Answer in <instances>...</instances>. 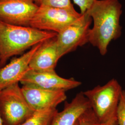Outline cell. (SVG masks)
<instances>
[{
	"mask_svg": "<svg viewBox=\"0 0 125 125\" xmlns=\"http://www.w3.org/2000/svg\"><path fill=\"white\" fill-rule=\"evenodd\" d=\"M86 12L93 21L89 32V42L104 56L112 40L120 37L122 5L119 0H94Z\"/></svg>",
	"mask_w": 125,
	"mask_h": 125,
	"instance_id": "1",
	"label": "cell"
},
{
	"mask_svg": "<svg viewBox=\"0 0 125 125\" xmlns=\"http://www.w3.org/2000/svg\"><path fill=\"white\" fill-rule=\"evenodd\" d=\"M57 35L54 32L13 25L0 19V67H3L11 57L22 54L27 50Z\"/></svg>",
	"mask_w": 125,
	"mask_h": 125,
	"instance_id": "2",
	"label": "cell"
},
{
	"mask_svg": "<svg viewBox=\"0 0 125 125\" xmlns=\"http://www.w3.org/2000/svg\"><path fill=\"white\" fill-rule=\"evenodd\" d=\"M122 89L115 79L103 86L98 85L83 94L96 117L103 125L117 121V112Z\"/></svg>",
	"mask_w": 125,
	"mask_h": 125,
	"instance_id": "3",
	"label": "cell"
},
{
	"mask_svg": "<svg viewBox=\"0 0 125 125\" xmlns=\"http://www.w3.org/2000/svg\"><path fill=\"white\" fill-rule=\"evenodd\" d=\"M34 112L19 83L0 91V115L4 125H20Z\"/></svg>",
	"mask_w": 125,
	"mask_h": 125,
	"instance_id": "4",
	"label": "cell"
},
{
	"mask_svg": "<svg viewBox=\"0 0 125 125\" xmlns=\"http://www.w3.org/2000/svg\"><path fill=\"white\" fill-rule=\"evenodd\" d=\"M83 14L75 9L40 6L32 18L30 26L58 33L67 26L80 20Z\"/></svg>",
	"mask_w": 125,
	"mask_h": 125,
	"instance_id": "5",
	"label": "cell"
},
{
	"mask_svg": "<svg viewBox=\"0 0 125 125\" xmlns=\"http://www.w3.org/2000/svg\"><path fill=\"white\" fill-rule=\"evenodd\" d=\"M92 19L86 12L80 20L57 33L56 42L61 57L89 42V32Z\"/></svg>",
	"mask_w": 125,
	"mask_h": 125,
	"instance_id": "6",
	"label": "cell"
},
{
	"mask_svg": "<svg viewBox=\"0 0 125 125\" xmlns=\"http://www.w3.org/2000/svg\"><path fill=\"white\" fill-rule=\"evenodd\" d=\"M38 7L33 0H0V19L13 25L30 26Z\"/></svg>",
	"mask_w": 125,
	"mask_h": 125,
	"instance_id": "7",
	"label": "cell"
},
{
	"mask_svg": "<svg viewBox=\"0 0 125 125\" xmlns=\"http://www.w3.org/2000/svg\"><path fill=\"white\" fill-rule=\"evenodd\" d=\"M20 83L22 85H32L44 89L65 92L82 84L81 82L73 78L66 79L58 76L55 71L37 72L30 69Z\"/></svg>",
	"mask_w": 125,
	"mask_h": 125,
	"instance_id": "8",
	"label": "cell"
},
{
	"mask_svg": "<svg viewBox=\"0 0 125 125\" xmlns=\"http://www.w3.org/2000/svg\"><path fill=\"white\" fill-rule=\"evenodd\" d=\"M21 90L27 102L35 111L56 108L67 98L63 91L44 89L30 85H22Z\"/></svg>",
	"mask_w": 125,
	"mask_h": 125,
	"instance_id": "9",
	"label": "cell"
},
{
	"mask_svg": "<svg viewBox=\"0 0 125 125\" xmlns=\"http://www.w3.org/2000/svg\"><path fill=\"white\" fill-rule=\"evenodd\" d=\"M40 44L33 46L21 56L13 58L6 66L0 68V91L20 82L29 70L31 58Z\"/></svg>",
	"mask_w": 125,
	"mask_h": 125,
	"instance_id": "10",
	"label": "cell"
},
{
	"mask_svg": "<svg viewBox=\"0 0 125 125\" xmlns=\"http://www.w3.org/2000/svg\"><path fill=\"white\" fill-rule=\"evenodd\" d=\"M56 36L41 43L31 58L29 65L30 70L37 72L55 71L58 62L61 58Z\"/></svg>",
	"mask_w": 125,
	"mask_h": 125,
	"instance_id": "11",
	"label": "cell"
},
{
	"mask_svg": "<svg viewBox=\"0 0 125 125\" xmlns=\"http://www.w3.org/2000/svg\"><path fill=\"white\" fill-rule=\"evenodd\" d=\"M89 108V102L83 92H80L71 103H65L62 111L57 113L52 125H76L80 117Z\"/></svg>",
	"mask_w": 125,
	"mask_h": 125,
	"instance_id": "12",
	"label": "cell"
},
{
	"mask_svg": "<svg viewBox=\"0 0 125 125\" xmlns=\"http://www.w3.org/2000/svg\"><path fill=\"white\" fill-rule=\"evenodd\" d=\"M57 108L37 111L20 125H52Z\"/></svg>",
	"mask_w": 125,
	"mask_h": 125,
	"instance_id": "13",
	"label": "cell"
},
{
	"mask_svg": "<svg viewBox=\"0 0 125 125\" xmlns=\"http://www.w3.org/2000/svg\"><path fill=\"white\" fill-rule=\"evenodd\" d=\"M38 7L47 6L74 10L71 0H33Z\"/></svg>",
	"mask_w": 125,
	"mask_h": 125,
	"instance_id": "14",
	"label": "cell"
},
{
	"mask_svg": "<svg viewBox=\"0 0 125 125\" xmlns=\"http://www.w3.org/2000/svg\"><path fill=\"white\" fill-rule=\"evenodd\" d=\"M79 125H103L97 120L92 109L89 108L78 119Z\"/></svg>",
	"mask_w": 125,
	"mask_h": 125,
	"instance_id": "15",
	"label": "cell"
},
{
	"mask_svg": "<svg viewBox=\"0 0 125 125\" xmlns=\"http://www.w3.org/2000/svg\"><path fill=\"white\" fill-rule=\"evenodd\" d=\"M117 121L119 125H125V90L122 89L117 112Z\"/></svg>",
	"mask_w": 125,
	"mask_h": 125,
	"instance_id": "16",
	"label": "cell"
},
{
	"mask_svg": "<svg viewBox=\"0 0 125 125\" xmlns=\"http://www.w3.org/2000/svg\"><path fill=\"white\" fill-rule=\"evenodd\" d=\"M80 8L81 13L84 14L89 9L94 0H73Z\"/></svg>",
	"mask_w": 125,
	"mask_h": 125,
	"instance_id": "17",
	"label": "cell"
},
{
	"mask_svg": "<svg viewBox=\"0 0 125 125\" xmlns=\"http://www.w3.org/2000/svg\"><path fill=\"white\" fill-rule=\"evenodd\" d=\"M118 125V122H117V121H114V122H112L111 123H110V124H108V125Z\"/></svg>",
	"mask_w": 125,
	"mask_h": 125,
	"instance_id": "18",
	"label": "cell"
},
{
	"mask_svg": "<svg viewBox=\"0 0 125 125\" xmlns=\"http://www.w3.org/2000/svg\"><path fill=\"white\" fill-rule=\"evenodd\" d=\"M0 125H4L2 121V119H1L0 115Z\"/></svg>",
	"mask_w": 125,
	"mask_h": 125,
	"instance_id": "19",
	"label": "cell"
},
{
	"mask_svg": "<svg viewBox=\"0 0 125 125\" xmlns=\"http://www.w3.org/2000/svg\"><path fill=\"white\" fill-rule=\"evenodd\" d=\"M76 125H79V124H78V123H77V124H76Z\"/></svg>",
	"mask_w": 125,
	"mask_h": 125,
	"instance_id": "20",
	"label": "cell"
}]
</instances>
